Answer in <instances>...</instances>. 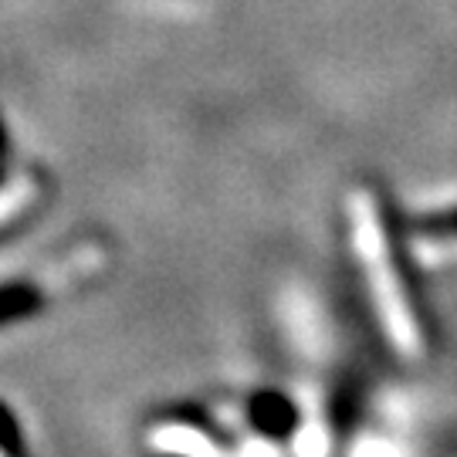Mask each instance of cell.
<instances>
[{"label": "cell", "mask_w": 457, "mask_h": 457, "mask_svg": "<svg viewBox=\"0 0 457 457\" xmlns=\"http://www.w3.org/2000/svg\"><path fill=\"white\" fill-rule=\"evenodd\" d=\"M41 312V288L31 281H7L0 285V326H14Z\"/></svg>", "instance_id": "2"}, {"label": "cell", "mask_w": 457, "mask_h": 457, "mask_svg": "<svg viewBox=\"0 0 457 457\" xmlns=\"http://www.w3.org/2000/svg\"><path fill=\"white\" fill-rule=\"evenodd\" d=\"M349 224H353L356 258H362L366 271H370V292L376 298V309L383 312L396 343L417 345L420 326H417V312L410 305L400 247L393 241L390 217H383L379 194L356 187L349 196Z\"/></svg>", "instance_id": "1"}, {"label": "cell", "mask_w": 457, "mask_h": 457, "mask_svg": "<svg viewBox=\"0 0 457 457\" xmlns=\"http://www.w3.org/2000/svg\"><path fill=\"white\" fill-rule=\"evenodd\" d=\"M0 457H24V444H21V430H17L11 410L0 403Z\"/></svg>", "instance_id": "3"}, {"label": "cell", "mask_w": 457, "mask_h": 457, "mask_svg": "<svg viewBox=\"0 0 457 457\" xmlns=\"http://www.w3.org/2000/svg\"><path fill=\"white\" fill-rule=\"evenodd\" d=\"M4 156H7V132L0 126V180H4Z\"/></svg>", "instance_id": "4"}]
</instances>
